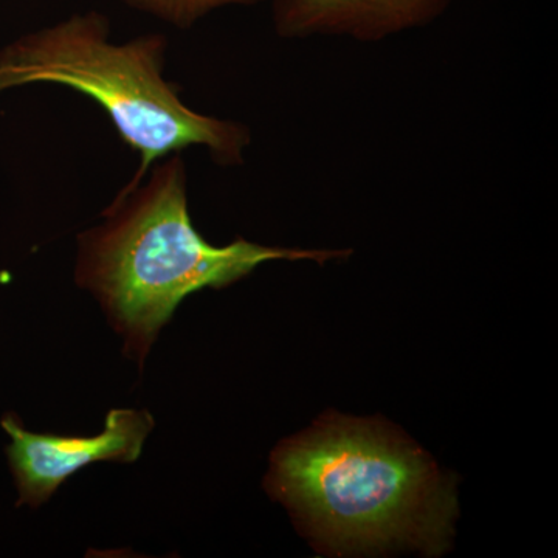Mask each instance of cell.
<instances>
[{
	"instance_id": "1",
	"label": "cell",
	"mask_w": 558,
	"mask_h": 558,
	"mask_svg": "<svg viewBox=\"0 0 558 558\" xmlns=\"http://www.w3.org/2000/svg\"><path fill=\"white\" fill-rule=\"evenodd\" d=\"M266 488L328 554H440L453 535V483L379 421L329 416L284 440Z\"/></svg>"
},
{
	"instance_id": "2",
	"label": "cell",
	"mask_w": 558,
	"mask_h": 558,
	"mask_svg": "<svg viewBox=\"0 0 558 558\" xmlns=\"http://www.w3.org/2000/svg\"><path fill=\"white\" fill-rule=\"evenodd\" d=\"M348 253L245 240L209 244L191 220L185 163L172 154L154 165L145 183L124 186L100 226L80 234L75 281L100 303L123 340V354L143 368L160 330L191 293L227 288L270 260L325 264Z\"/></svg>"
},
{
	"instance_id": "3",
	"label": "cell",
	"mask_w": 558,
	"mask_h": 558,
	"mask_svg": "<svg viewBox=\"0 0 558 558\" xmlns=\"http://www.w3.org/2000/svg\"><path fill=\"white\" fill-rule=\"evenodd\" d=\"M167 38L140 36L113 44L102 14H75L31 33L0 51V92L25 84H61L98 102L121 140L140 156L126 189L150 167L191 146H205L219 165L242 163L250 132L234 121L189 108L163 76Z\"/></svg>"
},
{
	"instance_id": "4",
	"label": "cell",
	"mask_w": 558,
	"mask_h": 558,
	"mask_svg": "<svg viewBox=\"0 0 558 558\" xmlns=\"http://www.w3.org/2000/svg\"><path fill=\"white\" fill-rule=\"evenodd\" d=\"M0 425L11 440L5 451L20 494L16 506L38 509L65 481L94 462L137 461L156 422L148 410L113 409L95 436L28 432L14 413H7Z\"/></svg>"
},
{
	"instance_id": "5",
	"label": "cell",
	"mask_w": 558,
	"mask_h": 558,
	"mask_svg": "<svg viewBox=\"0 0 558 558\" xmlns=\"http://www.w3.org/2000/svg\"><path fill=\"white\" fill-rule=\"evenodd\" d=\"M453 0H271L275 31L289 39L341 36L380 43L427 27Z\"/></svg>"
},
{
	"instance_id": "6",
	"label": "cell",
	"mask_w": 558,
	"mask_h": 558,
	"mask_svg": "<svg viewBox=\"0 0 558 558\" xmlns=\"http://www.w3.org/2000/svg\"><path fill=\"white\" fill-rule=\"evenodd\" d=\"M134 9L146 11L160 20L190 28L211 11L229 5H255L263 0H123Z\"/></svg>"
}]
</instances>
